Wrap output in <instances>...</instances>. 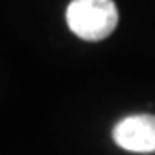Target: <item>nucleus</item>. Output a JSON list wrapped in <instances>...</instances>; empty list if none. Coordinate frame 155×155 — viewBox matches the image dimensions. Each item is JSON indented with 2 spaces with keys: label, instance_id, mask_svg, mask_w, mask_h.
Listing matches in <instances>:
<instances>
[{
  "label": "nucleus",
  "instance_id": "nucleus-1",
  "mask_svg": "<svg viewBox=\"0 0 155 155\" xmlns=\"http://www.w3.org/2000/svg\"><path fill=\"white\" fill-rule=\"evenodd\" d=\"M65 19L77 38L101 41L118 26V8L114 0H71Z\"/></svg>",
  "mask_w": 155,
  "mask_h": 155
},
{
  "label": "nucleus",
  "instance_id": "nucleus-2",
  "mask_svg": "<svg viewBox=\"0 0 155 155\" xmlns=\"http://www.w3.org/2000/svg\"><path fill=\"white\" fill-rule=\"evenodd\" d=\"M114 142L133 153L155 151V116L137 114L118 121L112 131Z\"/></svg>",
  "mask_w": 155,
  "mask_h": 155
}]
</instances>
